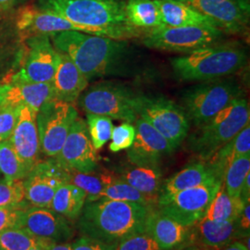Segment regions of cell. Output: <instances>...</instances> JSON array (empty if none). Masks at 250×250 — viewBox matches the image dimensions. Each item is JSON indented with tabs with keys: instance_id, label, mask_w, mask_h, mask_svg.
<instances>
[{
	"instance_id": "4dcf8cb0",
	"label": "cell",
	"mask_w": 250,
	"mask_h": 250,
	"mask_svg": "<svg viewBox=\"0 0 250 250\" xmlns=\"http://www.w3.org/2000/svg\"><path fill=\"white\" fill-rule=\"evenodd\" d=\"M245 205L240 197H231L227 194L223 183L203 219L219 224L233 222L239 217Z\"/></svg>"
},
{
	"instance_id": "7dc6e473",
	"label": "cell",
	"mask_w": 250,
	"mask_h": 250,
	"mask_svg": "<svg viewBox=\"0 0 250 250\" xmlns=\"http://www.w3.org/2000/svg\"><path fill=\"white\" fill-rule=\"evenodd\" d=\"M176 250H208V249L198 246L197 244H187Z\"/></svg>"
},
{
	"instance_id": "816d5d0a",
	"label": "cell",
	"mask_w": 250,
	"mask_h": 250,
	"mask_svg": "<svg viewBox=\"0 0 250 250\" xmlns=\"http://www.w3.org/2000/svg\"><path fill=\"white\" fill-rule=\"evenodd\" d=\"M175 1H180V2H184V3H187L189 0H175Z\"/></svg>"
},
{
	"instance_id": "8fae6325",
	"label": "cell",
	"mask_w": 250,
	"mask_h": 250,
	"mask_svg": "<svg viewBox=\"0 0 250 250\" xmlns=\"http://www.w3.org/2000/svg\"><path fill=\"white\" fill-rule=\"evenodd\" d=\"M78 117L71 103L53 99L40 107L36 114V124L41 151L55 158L62 148L73 122Z\"/></svg>"
},
{
	"instance_id": "9a60e30c",
	"label": "cell",
	"mask_w": 250,
	"mask_h": 250,
	"mask_svg": "<svg viewBox=\"0 0 250 250\" xmlns=\"http://www.w3.org/2000/svg\"><path fill=\"white\" fill-rule=\"evenodd\" d=\"M68 170L92 173L98 168L99 157L90 139L86 122L77 117L63 144L55 157Z\"/></svg>"
},
{
	"instance_id": "f35d334b",
	"label": "cell",
	"mask_w": 250,
	"mask_h": 250,
	"mask_svg": "<svg viewBox=\"0 0 250 250\" xmlns=\"http://www.w3.org/2000/svg\"><path fill=\"white\" fill-rule=\"evenodd\" d=\"M21 107L7 103L0 104V142L8 140L18 121Z\"/></svg>"
},
{
	"instance_id": "e575fe53",
	"label": "cell",
	"mask_w": 250,
	"mask_h": 250,
	"mask_svg": "<svg viewBox=\"0 0 250 250\" xmlns=\"http://www.w3.org/2000/svg\"><path fill=\"white\" fill-rule=\"evenodd\" d=\"M86 125L93 146L98 151L110 140L114 126L110 118L97 114H86Z\"/></svg>"
},
{
	"instance_id": "d590c367",
	"label": "cell",
	"mask_w": 250,
	"mask_h": 250,
	"mask_svg": "<svg viewBox=\"0 0 250 250\" xmlns=\"http://www.w3.org/2000/svg\"><path fill=\"white\" fill-rule=\"evenodd\" d=\"M70 183L80 188L86 193L85 202H93L101 198L104 184L100 175L97 176L91 173H83L71 170Z\"/></svg>"
},
{
	"instance_id": "ac0fdd59",
	"label": "cell",
	"mask_w": 250,
	"mask_h": 250,
	"mask_svg": "<svg viewBox=\"0 0 250 250\" xmlns=\"http://www.w3.org/2000/svg\"><path fill=\"white\" fill-rule=\"evenodd\" d=\"M36 114L35 110L29 107H21L17 124L9 138L20 159L29 170L39 161L41 151Z\"/></svg>"
},
{
	"instance_id": "484cf974",
	"label": "cell",
	"mask_w": 250,
	"mask_h": 250,
	"mask_svg": "<svg viewBox=\"0 0 250 250\" xmlns=\"http://www.w3.org/2000/svg\"><path fill=\"white\" fill-rule=\"evenodd\" d=\"M118 176L145 195L159 197L163 183L159 166L125 167L119 170Z\"/></svg>"
},
{
	"instance_id": "f546056e",
	"label": "cell",
	"mask_w": 250,
	"mask_h": 250,
	"mask_svg": "<svg viewBox=\"0 0 250 250\" xmlns=\"http://www.w3.org/2000/svg\"><path fill=\"white\" fill-rule=\"evenodd\" d=\"M125 9L130 23L142 32L163 25L155 0H127Z\"/></svg>"
},
{
	"instance_id": "681fc988",
	"label": "cell",
	"mask_w": 250,
	"mask_h": 250,
	"mask_svg": "<svg viewBox=\"0 0 250 250\" xmlns=\"http://www.w3.org/2000/svg\"><path fill=\"white\" fill-rule=\"evenodd\" d=\"M8 86L9 84H4V85H0V104L3 102V99L5 97V94H6V91L8 89Z\"/></svg>"
},
{
	"instance_id": "b9f144b4",
	"label": "cell",
	"mask_w": 250,
	"mask_h": 250,
	"mask_svg": "<svg viewBox=\"0 0 250 250\" xmlns=\"http://www.w3.org/2000/svg\"><path fill=\"white\" fill-rule=\"evenodd\" d=\"M72 250H115V244H107L98 239L82 236L71 245Z\"/></svg>"
},
{
	"instance_id": "3957f363",
	"label": "cell",
	"mask_w": 250,
	"mask_h": 250,
	"mask_svg": "<svg viewBox=\"0 0 250 250\" xmlns=\"http://www.w3.org/2000/svg\"><path fill=\"white\" fill-rule=\"evenodd\" d=\"M54 47L66 54L87 80L123 72L127 58L125 41L77 31L51 36Z\"/></svg>"
},
{
	"instance_id": "836d02e7",
	"label": "cell",
	"mask_w": 250,
	"mask_h": 250,
	"mask_svg": "<svg viewBox=\"0 0 250 250\" xmlns=\"http://www.w3.org/2000/svg\"><path fill=\"white\" fill-rule=\"evenodd\" d=\"M47 240L40 239L19 228H9L0 232V250H30L42 247Z\"/></svg>"
},
{
	"instance_id": "603a6c76",
	"label": "cell",
	"mask_w": 250,
	"mask_h": 250,
	"mask_svg": "<svg viewBox=\"0 0 250 250\" xmlns=\"http://www.w3.org/2000/svg\"><path fill=\"white\" fill-rule=\"evenodd\" d=\"M211 182H224V180L218 177L208 161L193 162L162 183L159 197L173 195Z\"/></svg>"
},
{
	"instance_id": "60d3db41",
	"label": "cell",
	"mask_w": 250,
	"mask_h": 250,
	"mask_svg": "<svg viewBox=\"0 0 250 250\" xmlns=\"http://www.w3.org/2000/svg\"><path fill=\"white\" fill-rule=\"evenodd\" d=\"M29 206V204H24L0 208V232L9 228H17L21 211Z\"/></svg>"
},
{
	"instance_id": "2e32d148",
	"label": "cell",
	"mask_w": 250,
	"mask_h": 250,
	"mask_svg": "<svg viewBox=\"0 0 250 250\" xmlns=\"http://www.w3.org/2000/svg\"><path fill=\"white\" fill-rule=\"evenodd\" d=\"M17 228L48 241L67 242L73 235L69 222L51 208L29 206L19 216Z\"/></svg>"
},
{
	"instance_id": "4316f807",
	"label": "cell",
	"mask_w": 250,
	"mask_h": 250,
	"mask_svg": "<svg viewBox=\"0 0 250 250\" xmlns=\"http://www.w3.org/2000/svg\"><path fill=\"white\" fill-rule=\"evenodd\" d=\"M250 154V125L245 126L232 140L225 144L208 160L219 178L224 180L225 171L233 160Z\"/></svg>"
},
{
	"instance_id": "f6af8a7d",
	"label": "cell",
	"mask_w": 250,
	"mask_h": 250,
	"mask_svg": "<svg viewBox=\"0 0 250 250\" xmlns=\"http://www.w3.org/2000/svg\"><path fill=\"white\" fill-rule=\"evenodd\" d=\"M240 198L245 204L249 203L250 201V173L248 174L247 178L244 182V185L242 187Z\"/></svg>"
},
{
	"instance_id": "8992f818",
	"label": "cell",
	"mask_w": 250,
	"mask_h": 250,
	"mask_svg": "<svg viewBox=\"0 0 250 250\" xmlns=\"http://www.w3.org/2000/svg\"><path fill=\"white\" fill-rule=\"evenodd\" d=\"M242 96L241 88L234 81H206L184 94L182 107L189 122L199 127Z\"/></svg>"
},
{
	"instance_id": "5bb4252c",
	"label": "cell",
	"mask_w": 250,
	"mask_h": 250,
	"mask_svg": "<svg viewBox=\"0 0 250 250\" xmlns=\"http://www.w3.org/2000/svg\"><path fill=\"white\" fill-rule=\"evenodd\" d=\"M187 4L210 19L215 26L224 33H249L250 0H189Z\"/></svg>"
},
{
	"instance_id": "7402d4cb",
	"label": "cell",
	"mask_w": 250,
	"mask_h": 250,
	"mask_svg": "<svg viewBox=\"0 0 250 250\" xmlns=\"http://www.w3.org/2000/svg\"><path fill=\"white\" fill-rule=\"evenodd\" d=\"M88 82L66 54L59 52L57 70L52 80L56 99L72 104L87 87Z\"/></svg>"
},
{
	"instance_id": "44dd1931",
	"label": "cell",
	"mask_w": 250,
	"mask_h": 250,
	"mask_svg": "<svg viewBox=\"0 0 250 250\" xmlns=\"http://www.w3.org/2000/svg\"><path fill=\"white\" fill-rule=\"evenodd\" d=\"M240 237L246 236L239 229L237 219L222 224L201 219L191 226L190 244H197L208 250H217Z\"/></svg>"
},
{
	"instance_id": "7c38bea8",
	"label": "cell",
	"mask_w": 250,
	"mask_h": 250,
	"mask_svg": "<svg viewBox=\"0 0 250 250\" xmlns=\"http://www.w3.org/2000/svg\"><path fill=\"white\" fill-rule=\"evenodd\" d=\"M59 52L48 36L26 37L24 60L9 83L52 82L57 70Z\"/></svg>"
},
{
	"instance_id": "9c48e42d",
	"label": "cell",
	"mask_w": 250,
	"mask_h": 250,
	"mask_svg": "<svg viewBox=\"0 0 250 250\" xmlns=\"http://www.w3.org/2000/svg\"><path fill=\"white\" fill-rule=\"evenodd\" d=\"M223 36L216 27L161 25L147 31L143 43L153 49L188 54L219 43Z\"/></svg>"
},
{
	"instance_id": "30bf717a",
	"label": "cell",
	"mask_w": 250,
	"mask_h": 250,
	"mask_svg": "<svg viewBox=\"0 0 250 250\" xmlns=\"http://www.w3.org/2000/svg\"><path fill=\"white\" fill-rule=\"evenodd\" d=\"M224 182H211L177 192L160 196L157 205L161 214L191 227L204 218L208 208Z\"/></svg>"
},
{
	"instance_id": "d6a6232c",
	"label": "cell",
	"mask_w": 250,
	"mask_h": 250,
	"mask_svg": "<svg viewBox=\"0 0 250 250\" xmlns=\"http://www.w3.org/2000/svg\"><path fill=\"white\" fill-rule=\"evenodd\" d=\"M250 173V154L244 155L232 161L225 171L224 186L229 196L240 197L242 187Z\"/></svg>"
},
{
	"instance_id": "1f68e13d",
	"label": "cell",
	"mask_w": 250,
	"mask_h": 250,
	"mask_svg": "<svg viewBox=\"0 0 250 250\" xmlns=\"http://www.w3.org/2000/svg\"><path fill=\"white\" fill-rule=\"evenodd\" d=\"M0 172L12 181L23 180L30 172L9 139L0 142Z\"/></svg>"
},
{
	"instance_id": "d4e9b609",
	"label": "cell",
	"mask_w": 250,
	"mask_h": 250,
	"mask_svg": "<svg viewBox=\"0 0 250 250\" xmlns=\"http://www.w3.org/2000/svg\"><path fill=\"white\" fill-rule=\"evenodd\" d=\"M155 2L160 10L163 25L216 27L210 19L187 3L175 0H155Z\"/></svg>"
},
{
	"instance_id": "52a82bcc",
	"label": "cell",
	"mask_w": 250,
	"mask_h": 250,
	"mask_svg": "<svg viewBox=\"0 0 250 250\" xmlns=\"http://www.w3.org/2000/svg\"><path fill=\"white\" fill-rule=\"evenodd\" d=\"M136 97L137 94L122 83L103 82L83 91L78 104L86 114L102 115L133 124L138 118L135 110Z\"/></svg>"
},
{
	"instance_id": "4fadbf2b",
	"label": "cell",
	"mask_w": 250,
	"mask_h": 250,
	"mask_svg": "<svg viewBox=\"0 0 250 250\" xmlns=\"http://www.w3.org/2000/svg\"><path fill=\"white\" fill-rule=\"evenodd\" d=\"M70 177L71 170L56 158L38 161L23 179L25 200L32 207L50 208L57 189L70 183Z\"/></svg>"
},
{
	"instance_id": "74e56055",
	"label": "cell",
	"mask_w": 250,
	"mask_h": 250,
	"mask_svg": "<svg viewBox=\"0 0 250 250\" xmlns=\"http://www.w3.org/2000/svg\"><path fill=\"white\" fill-rule=\"evenodd\" d=\"M135 138V127L132 124L124 123L123 125L114 127L111 133L109 150L111 152L121 151L128 149L133 145Z\"/></svg>"
},
{
	"instance_id": "277c9868",
	"label": "cell",
	"mask_w": 250,
	"mask_h": 250,
	"mask_svg": "<svg viewBox=\"0 0 250 250\" xmlns=\"http://www.w3.org/2000/svg\"><path fill=\"white\" fill-rule=\"evenodd\" d=\"M248 61L244 47L233 43H216L170 60L180 80L206 82L222 79L245 67Z\"/></svg>"
},
{
	"instance_id": "ab89813d",
	"label": "cell",
	"mask_w": 250,
	"mask_h": 250,
	"mask_svg": "<svg viewBox=\"0 0 250 250\" xmlns=\"http://www.w3.org/2000/svg\"><path fill=\"white\" fill-rule=\"evenodd\" d=\"M115 250H161L157 242L146 232L131 235L115 244Z\"/></svg>"
},
{
	"instance_id": "7bdbcfd3",
	"label": "cell",
	"mask_w": 250,
	"mask_h": 250,
	"mask_svg": "<svg viewBox=\"0 0 250 250\" xmlns=\"http://www.w3.org/2000/svg\"><path fill=\"white\" fill-rule=\"evenodd\" d=\"M237 224L239 226L240 231L243 232V234L247 237L250 236V202L247 203L239 217L237 218Z\"/></svg>"
},
{
	"instance_id": "f1b7e54d",
	"label": "cell",
	"mask_w": 250,
	"mask_h": 250,
	"mask_svg": "<svg viewBox=\"0 0 250 250\" xmlns=\"http://www.w3.org/2000/svg\"><path fill=\"white\" fill-rule=\"evenodd\" d=\"M86 193L71 183L64 184L57 189L50 208L66 219L79 218L85 204Z\"/></svg>"
},
{
	"instance_id": "e0dca14e",
	"label": "cell",
	"mask_w": 250,
	"mask_h": 250,
	"mask_svg": "<svg viewBox=\"0 0 250 250\" xmlns=\"http://www.w3.org/2000/svg\"><path fill=\"white\" fill-rule=\"evenodd\" d=\"M135 138L128 148L127 158L135 166H159L161 159L173 152L170 143L151 125L138 117L135 122Z\"/></svg>"
},
{
	"instance_id": "bcb514c9",
	"label": "cell",
	"mask_w": 250,
	"mask_h": 250,
	"mask_svg": "<svg viewBox=\"0 0 250 250\" xmlns=\"http://www.w3.org/2000/svg\"><path fill=\"white\" fill-rule=\"evenodd\" d=\"M217 250H250L244 243L242 242L236 241L233 243H230L229 245L225 246L223 249Z\"/></svg>"
},
{
	"instance_id": "d6986e66",
	"label": "cell",
	"mask_w": 250,
	"mask_h": 250,
	"mask_svg": "<svg viewBox=\"0 0 250 250\" xmlns=\"http://www.w3.org/2000/svg\"><path fill=\"white\" fill-rule=\"evenodd\" d=\"M17 27L20 32L26 37L51 36L57 33L66 31L83 33V30L80 26L62 16L34 7H28L20 12L17 19Z\"/></svg>"
},
{
	"instance_id": "8d00e7d4",
	"label": "cell",
	"mask_w": 250,
	"mask_h": 250,
	"mask_svg": "<svg viewBox=\"0 0 250 250\" xmlns=\"http://www.w3.org/2000/svg\"><path fill=\"white\" fill-rule=\"evenodd\" d=\"M28 204L24 197L23 180H0V208Z\"/></svg>"
},
{
	"instance_id": "f907efd6",
	"label": "cell",
	"mask_w": 250,
	"mask_h": 250,
	"mask_svg": "<svg viewBox=\"0 0 250 250\" xmlns=\"http://www.w3.org/2000/svg\"><path fill=\"white\" fill-rule=\"evenodd\" d=\"M30 250H44L41 247H36V248H33V249H31Z\"/></svg>"
},
{
	"instance_id": "c3c4849f",
	"label": "cell",
	"mask_w": 250,
	"mask_h": 250,
	"mask_svg": "<svg viewBox=\"0 0 250 250\" xmlns=\"http://www.w3.org/2000/svg\"><path fill=\"white\" fill-rule=\"evenodd\" d=\"M17 0H0V8H8L13 5Z\"/></svg>"
},
{
	"instance_id": "ba28073f",
	"label": "cell",
	"mask_w": 250,
	"mask_h": 250,
	"mask_svg": "<svg viewBox=\"0 0 250 250\" xmlns=\"http://www.w3.org/2000/svg\"><path fill=\"white\" fill-rule=\"evenodd\" d=\"M135 110L137 116L157 130L173 149L180 146L188 137L190 122L183 107L171 100L162 97L137 95Z\"/></svg>"
},
{
	"instance_id": "7a4b0ae2",
	"label": "cell",
	"mask_w": 250,
	"mask_h": 250,
	"mask_svg": "<svg viewBox=\"0 0 250 250\" xmlns=\"http://www.w3.org/2000/svg\"><path fill=\"white\" fill-rule=\"evenodd\" d=\"M152 209L151 206L109 199L85 202L77 227L83 236L117 244L131 235L146 232Z\"/></svg>"
},
{
	"instance_id": "6da1fadb",
	"label": "cell",
	"mask_w": 250,
	"mask_h": 250,
	"mask_svg": "<svg viewBox=\"0 0 250 250\" xmlns=\"http://www.w3.org/2000/svg\"><path fill=\"white\" fill-rule=\"evenodd\" d=\"M125 6V0H38L36 8L72 21L85 34L127 41L143 32L130 23Z\"/></svg>"
},
{
	"instance_id": "83f0119b",
	"label": "cell",
	"mask_w": 250,
	"mask_h": 250,
	"mask_svg": "<svg viewBox=\"0 0 250 250\" xmlns=\"http://www.w3.org/2000/svg\"><path fill=\"white\" fill-rule=\"evenodd\" d=\"M100 176L104 184V189L100 199L134 202L151 207L158 201V198L141 193L118 175L115 176L110 173H104Z\"/></svg>"
},
{
	"instance_id": "ee69618b",
	"label": "cell",
	"mask_w": 250,
	"mask_h": 250,
	"mask_svg": "<svg viewBox=\"0 0 250 250\" xmlns=\"http://www.w3.org/2000/svg\"><path fill=\"white\" fill-rule=\"evenodd\" d=\"M44 250H72L69 244H58L57 242L45 241L41 247Z\"/></svg>"
},
{
	"instance_id": "ffe728a7",
	"label": "cell",
	"mask_w": 250,
	"mask_h": 250,
	"mask_svg": "<svg viewBox=\"0 0 250 250\" xmlns=\"http://www.w3.org/2000/svg\"><path fill=\"white\" fill-rule=\"evenodd\" d=\"M146 232L157 242L161 250H177L190 244L191 227L161 214L158 209H152L148 216Z\"/></svg>"
},
{
	"instance_id": "cb8c5ba5",
	"label": "cell",
	"mask_w": 250,
	"mask_h": 250,
	"mask_svg": "<svg viewBox=\"0 0 250 250\" xmlns=\"http://www.w3.org/2000/svg\"><path fill=\"white\" fill-rule=\"evenodd\" d=\"M3 103L15 107H27L36 113L45 102L56 99L52 82L8 83Z\"/></svg>"
},
{
	"instance_id": "5b68a950",
	"label": "cell",
	"mask_w": 250,
	"mask_h": 250,
	"mask_svg": "<svg viewBox=\"0 0 250 250\" xmlns=\"http://www.w3.org/2000/svg\"><path fill=\"white\" fill-rule=\"evenodd\" d=\"M250 110L243 96L234 99L188 138V147L201 160L208 161L222 146L250 125Z\"/></svg>"
}]
</instances>
